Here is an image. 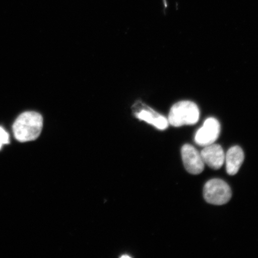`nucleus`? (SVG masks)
I'll list each match as a JSON object with an SVG mask.
<instances>
[{"mask_svg":"<svg viewBox=\"0 0 258 258\" xmlns=\"http://www.w3.org/2000/svg\"><path fill=\"white\" fill-rule=\"evenodd\" d=\"M43 127V118L39 113L27 111L16 118L13 125V131L16 140L26 143L39 137Z\"/></svg>","mask_w":258,"mask_h":258,"instance_id":"obj_1","label":"nucleus"},{"mask_svg":"<svg viewBox=\"0 0 258 258\" xmlns=\"http://www.w3.org/2000/svg\"><path fill=\"white\" fill-rule=\"evenodd\" d=\"M199 117L198 106L195 102L184 101L177 102L171 108L167 120L173 126L180 127L196 124Z\"/></svg>","mask_w":258,"mask_h":258,"instance_id":"obj_2","label":"nucleus"},{"mask_svg":"<svg viewBox=\"0 0 258 258\" xmlns=\"http://www.w3.org/2000/svg\"><path fill=\"white\" fill-rule=\"evenodd\" d=\"M203 196L210 204L223 205L230 201L232 192L230 186L223 180L213 179L206 183Z\"/></svg>","mask_w":258,"mask_h":258,"instance_id":"obj_3","label":"nucleus"},{"mask_svg":"<svg viewBox=\"0 0 258 258\" xmlns=\"http://www.w3.org/2000/svg\"><path fill=\"white\" fill-rule=\"evenodd\" d=\"M132 109L135 117L154 125L159 130H165L168 127L169 123L167 118L141 101L135 103Z\"/></svg>","mask_w":258,"mask_h":258,"instance_id":"obj_4","label":"nucleus"},{"mask_svg":"<svg viewBox=\"0 0 258 258\" xmlns=\"http://www.w3.org/2000/svg\"><path fill=\"white\" fill-rule=\"evenodd\" d=\"M221 125L217 119H206L203 126L197 132L195 141L200 146L206 147L214 144L220 134Z\"/></svg>","mask_w":258,"mask_h":258,"instance_id":"obj_5","label":"nucleus"},{"mask_svg":"<svg viewBox=\"0 0 258 258\" xmlns=\"http://www.w3.org/2000/svg\"><path fill=\"white\" fill-rule=\"evenodd\" d=\"M183 164L185 169L192 175H199L205 168L201 153L191 145H183L181 150Z\"/></svg>","mask_w":258,"mask_h":258,"instance_id":"obj_6","label":"nucleus"},{"mask_svg":"<svg viewBox=\"0 0 258 258\" xmlns=\"http://www.w3.org/2000/svg\"><path fill=\"white\" fill-rule=\"evenodd\" d=\"M205 164L215 170L221 169L225 162V154L221 145L212 144L205 147L201 153Z\"/></svg>","mask_w":258,"mask_h":258,"instance_id":"obj_7","label":"nucleus"},{"mask_svg":"<svg viewBox=\"0 0 258 258\" xmlns=\"http://www.w3.org/2000/svg\"><path fill=\"white\" fill-rule=\"evenodd\" d=\"M244 159L243 151L238 146L230 148L225 154L226 169L228 175L233 176L239 170Z\"/></svg>","mask_w":258,"mask_h":258,"instance_id":"obj_8","label":"nucleus"},{"mask_svg":"<svg viewBox=\"0 0 258 258\" xmlns=\"http://www.w3.org/2000/svg\"><path fill=\"white\" fill-rule=\"evenodd\" d=\"M9 135L4 128L0 127V150L3 145L9 144L10 143Z\"/></svg>","mask_w":258,"mask_h":258,"instance_id":"obj_9","label":"nucleus"}]
</instances>
